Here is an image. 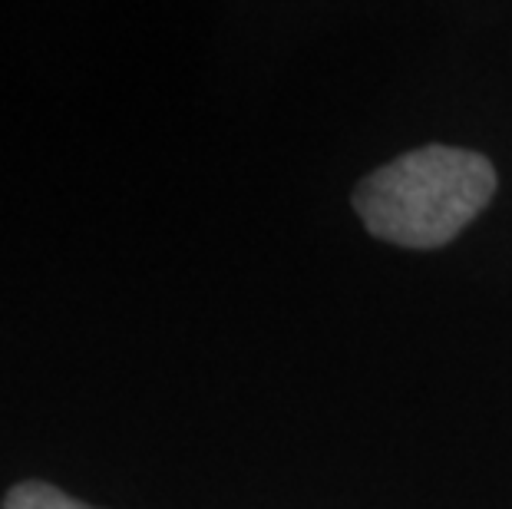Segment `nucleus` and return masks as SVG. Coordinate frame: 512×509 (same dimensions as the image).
<instances>
[{
    "mask_svg": "<svg viewBox=\"0 0 512 509\" xmlns=\"http://www.w3.org/2000/svg\"><path fill=\"white\" fill-rule=\"evenodd\" d=\"M496 192L493 162L470 149L423 146L367 176L354 192L370 235L403 248H440Z\"/></svg>",
    "mask_w": 512,
    "mask_h": 509,
    "instance_id": "nucleus-1",
    "label": "nucleus"
},
{
    "mask_svg": "<svg viewBox=\"0 0 512 509\" xmlns=\"http://www.w3.org/2000/svg\"><path fill=\"white\" fill-rule=\"evenodd\" d=\"M4 509H93V506L73 500V496H67L50 483L27 480V483H17L14 490L7 493Z\"/></svg>",
    "mask_w": 512,
    "mask_h": 509,
    "instance_id": "nucleus-2",
    "label": "nucleus"
}]
</instances>
